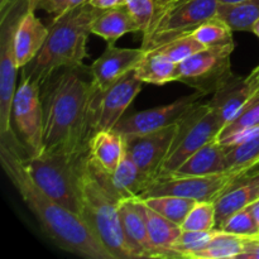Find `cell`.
<instances>
[{
    "label": "cell",
    "instance_id": "obj_26",
    "mask_svg": "<svg viewBox=\"0 0 259 259\" xmlns=\"http://www.w3.org/2000/svg\"><path fill=\"white\" fill-rule=\"evenodd\" d=\"M244 250V237L224 230L215 229L211 239L204 249L192 255L191 259H233Z\"/></svg>",
    "mask_w": 259,
    "mask_h": 259
},
{
    "label": "cell",
    "instance_id": "obj_13",
    "mask_svg": "<svg viewBox=\"0 0 259 259\" xmlns=\"http://www.w3.org/2000/svg\"><path fill=\"white\" fill-rule=\"evenodd\" d=\"M204 96L201 93L195 91L191 95L182 96L167 105L137 111L128 116H123L114 129L123 137L143 136L161 131L179 123L192 108L204 101Z\"/></svg>",
    "mask_w": 259,
    "mask_h": 259
},
{
    "label": "cell",
    "instance_id": "obj_21",
    "mask_svg": "<svg viewBox=\"0 0 259 259\" xmlns=\"http://www.w3.org/2000/svg\"><path fill=\"white\" fill-rule=\"evenodd\" d=\"M132 32H139V28L125 4L100 9L91 24V33L105 39L108 45H114L119 38Z\"/></svg>",
    "mask_w": 259,
    "mask_h": 259
},
{
    "label": "cell",
    "instance_id": "obj_34",
    "mask_svg": "<svg viewBox=\"0 0 259 259\" xmlns=\"http://www.w3.org/2000/svg\"><path fill=\"white\" fill-rule=\"evenodd\" d=\"M202 48H205L204 46H202L194 35L189 34L184 35V37L176 38V39L161 46V47L157 48L156 51H158L159 53L164 55L166 57H168L169 60L174 61L175 63L179 65L180 62L187 60V58L191 57L192 55H195V53H197L199 51H201Z\"/></svg>",
    "mask_w": 259,
    "mask_h": 259
},
{
    "label": "cell",
    "instance_id": "obj_3",
    "mask_svg": "<svg viewBox=\"0 0 259 259\" xmlns=\"http://www.w3.org/2000/svg\"><path fill=\"white\" fill-rule=\"evenodd\" d=\"M99 10L86 3L52 18L45 45L29 63L20 68V77L42 86L62 68L85 66L91 24Z\"/></svg>",
    "mask_w": 259,
    "mask_h": 259
},
{
    "label": "cell",
    "instance_id": "obj_5",
    "mask_svg": "<svg viewBox=\"0 0 259 259\" xmlns=\"http://www.w3.org/2000/svg\"><path fill=\"white\" fill-rule=\"evenodd\" d=\"M89 156V147L61 148L42 152L34 157L25 154L24 164L33 181L45 194L78 215L81 175Z\"/></svg>",
    "mask_w": 259,
    "mask_h": 259
},
{
    "label": "cell",
    "instance_id": "obj_32",
    "mask_svg": "<svg viewBox=\"0 0 259 259\" xmlns=\"http://www.w3.org/2000/svg\"><path fill=\"white\" fill-rule=\"evenodd\" d=\"M214 230L209 232H195V230H182L181 235L175 242L172 250L176 254V258H192L211 239Z\"/></svg>",
    "mask_w": 259,
    "mask_h": 259
},
{
    "label": "cell",
    "instance_id": "obj_22",
    "mask_svg": "<svg viewBox=\"0 0 259 259\" xmlns=\"http://www.w3.org/2000/svg\"><path fill=\"white\" fill-rule=\"evenodd\" d=\"M89 152L95 163L113 174L125 152V139L115 129L99 131L90 138Z\"/></svg>",
    "mask_w": 259,
    "mask_h": 259
},
{
    "label": "cell",
    "instance_id": "obj_18",
    "mask_svg": "<svg viewBox=\"0 0 259 259\" xmlns=\"http://www.w3.org/2000/svg\"><path fill=\"white\" fill-rule=\"evenodd\" d=\"M259 199V169L243 175L215 201L217 228L219 229L229 217L245 209Z\"/></svg>",
    "mask_w": 259,
    "mask_h": 259
},
{
    "label": "cell",
    "instance_id": "obj_20",
    "mask_svg": "<svg viewBox=\"0 0 259 259\" xmlns=\"http://www.w3.org/2000/svg\"><path fill=\"white\" fill-rule=\"evenodd\" d=\"M224 172H228L227 148L217 138L197 149L171 175L207 176Z\"/></svg>",
    "mask_w": 259,
    "mask_h": 259
},
{
    "label": "cell",
    "instance_id": "obj_7",
    "mask_svg": "<svg viewBox=\"0 0 259 259\" xmlns=\"http://www.w3.org/2000/svg\"><path fill=\"white\" fill-rule=\"evenodd\" d=\"M29 9V0H10L0 10V136L14 132L12 105L19 70L15 62L14 40L18 27Z\"/></svg>",
    "mask_w": 259,
    "mask_h": 259
},
{
    "label": "cell",
    "instance_id": "obj_15",
    "mask_svg": "<svg viewBox=\"0 0 259 259\" xmlns=\"http://www.w3.org/2000/svg\"><path fill=\"white\" fill-rule=\"evenodd\" d=\"M146 51L139 48H119L108 45L103 55L90 66L93 83L99 91H104L120 80L124 75L133 71Z\"/></svg>",
    "mask_w": 259,
    "mask_h": 259
},
{
    "label": "cell",
    "instance_id": "obj_14",
    "mask_svg": "<svg viewBox=\"0 0 259 259\" xmlns=\"http://www.w3.org/2000/svg\"><path fill=\"white\" fill-rule=\"evenodd\" d=\"M177 124L143 136L124 137L125 149L151 182L156 181L161 175L163 162L176 136Z\"/></svg>",
    "mask_w": 259,
    "mask_h": 259
},
{
    "label": "cell",
    "instance_id": "obj_44",
    "mask_svg": "<svg viewBox=\"0 0 259 259\" xmlns=\"http://www.w3.org/2000/svg\"><path fill=\"white\" fill-rule=\"evenodd\" d=\"M252 32L254 33V34L257 35V37L259 38V19L257 20V22L254 23V24H253V27H252Z\"/></svg>",
    "mask_w": 259,
    "mask_h": 259
},
{
    "label": "cell",
    "instance_id": "obj_37",
    "mask_svg": "<svg viewBox=\"0 0 259 259\" xmlns=\"http://www.w3.org/2000/svg\"><path fill=\"white\" fill-rule=\"evenodd\" d=\"M86 3H89V0H29V7L35 12L45 10L55 18Z\"/></svg>",
    "mask_w": 259,
    "mask_h": 259
},
{
    "label": "cell",
    "instance_id": "obj_27",
    "mask_svg": "<svg viewBox=\"0 0 259 259\" xmlns=\"http://www.w3.org/2000/svg\"><path fill=\"white\" fill-rule=\"evenodd\" d=\"M217 17L224 20L233 32H252L253 24L259 19V0L219 4Z\"/></svg>",
    "mask_w": 259,
    "mask_h": 259
},
{
    "label": "cell",
    "instance_id": "obj_35",
    "mask_svg": "<svg viewBox=\"0 0 259 259\" xmlns=\"http://www.w3.org/2000/svg\"><path fill=\"white\" fill-rule=\"evenodd\" d=\"M220 230L232 233V234L243 235V237H253L259 235V227L252 217L248 207L234 212L232 217L227 219V222L219 228Z\"/></svg>",
    "mask_w": 259,
    "mask_h": 259
},
{
    "label": "cell",
    "instance_id": "obj_29",
    "mask_svg": "<svg viewBox=\"0 0 259 259\" xmlns=\"http://www.w3.org/2000/svg\"><path fill=\"white\" fill-rule=\"evenodd\" d=\"M144 204L152 209L153 211L158 212L159 215L166 219L182 225L186 219L190 210L194 207L196 201L186 197L172 196V195H162V196H152L147 199H142Z\"/></svg>",
    "mask_w": 259,
    "mask_h": 259
},
{
    "label": "cell",
    "instance_id": "obj_28",
    "mask_svg": "<svg viewBox=\"0 0 259 259\" xmlns=\"http://www.w3.org/2000/svg\"><path fill=\"white\" fill-rule=\"evenodd\" d=\"M227 148L228 172L243 176L259 166V136Z\"/></svg>",
    "mask_w": 259,
    "mask_h": 259
},
{
    "label": "cell",
    "instance_id": "obj_40",
    "mask_svg": "<svg viewBox=\"0 0 259 259\" xmlns=\"http://www.w3.org/2000/svg\"><path fill=\"white\" fill-rule=\"evenodd\" d=\"M247 78L250 88H252L253 95L259 94V67H255L254 70L252 71V73H250L249 76H247Z\"/></svg>",
    "mask_w": 259,
    "mask_h": 259
},
{
    "label": "cell",
    "instance_id": "obj_43",
    "mask_svg": "<svg viewBox=\"0 0 259 259\" xmlns=\"http://www.w3.org/2000/svg\"><path fill=\"white\" fill-rule=\"evenodd\" d=\"M242 2H245V0H218L219 4H238Z\"/></svg>",
    "mask_w": 259,
    "mask_h": 259
},
{
    "label": "cell",
    "instance_id": "obj_2",
    "mask_svg": "<svg viewBox=\"0 0 259 259\" xmlns=\"http://www.w3.org/2000/svg\"><path fill=\"white\" fill-rule=\"evenodd\" d=\"M90 68L66 67L40 88L43 106V151L88 148L96 88Z\"/></svg>",
    "mask_w": 259,
    "mask_h": 259
},
{
    "label": "cell",
    "instance_id": "obj_38",
    "mask_svg": "<svg viewBox=\"0 0 259 259\" xmlns=\"http://www.w3.org/2000/svg\"><path fill=\"white\" fill-rule=\"evenodd\" d=\"M238 259H259V235L244 237V250Z\"/></svg>",
    "mask_w": 259,
    "mask_h": 259
},
{
    "label": "cell",
    "instance_id": "obj_10",
    "mask_svg": "<svg viewBox=\"0 0 259 259\" xmlns=\"http://www.w3.org/2000/svg\"><path fill=\"white\" fill-rule=\"evenodd\" d=\"M39 83L20 80L12 105V124L28 156L43 151V106Z\"/></svg>",
    "mask_w": 259,
    "mask_h": 259
},
{
    "label": "cell",
    "instance_id": "obj_1",
    "mask_svg": "<svg viewBox=\"0 0 259 259\" xmlns=\"http://www.w3.org/2000/svg\"><path fill=\"white\" fill-rule=\"evenodd\" d=\"M27 153L15 131L0 136V163L47 237L68 253L88 259H114L82 219L35 185L24 164Z\"/></svg>",
    "mask_w": 259,
    "mask_h": 259
},
{
    "label": "cell",
    "instance_id": "obj_16",
    "mask_svg": "<svg viewBox=\"0 0 259 259\" xmlns=\"http://www.w3.org/2000/svg\"><path fill=\"white\" fill-rule=\"evenodd\" d=\"M119 218L124 238L134 259L153 258L147 229V206L141 197H128L119 202Z\"/></svg>",
    "mask_w": 259,
    "mask_h": 259
},
{
    "label": "cell",
    "instance_id": "obj_41",
    "mask_svg": "<svg viewBox=\"0 0 259 259\" xmlns=\"http://www.w3.org/2000/svg\"><path fill=\"white\" fill-rule=\"evenodd\" d=\"M248 210H249L250 214H252V217L254 218L255 223H257L259 227V199L255 200L254 202H252V204L248 206Z\"/></svg>",
    "mask_w": 259,
    "mask_h": 259
},
{
    "label": "cell",
    "instance_id": "obj_9",
    "mask_svg": "<svg viewBox=\"0 0 259 259\" xmlns=\"http://www.w3.org/2000/svg\"><path fill=\"white\" fill-rule=\"evenodd\" d=\"M235 45L205 47L177 65L176 81L202 95H212L230 76Z\"/></svg>",
    "mask_w": 259,
    "mask_h": 259
},
{
    "label": "cell",
    "instance_id": "obj_45",
    "mask_svg": "<svg viewBox=\"0 0 259 259\" xmlns=\"http://www.w3.org/2000/svg\"><path fill=\"white\" fill-rule=\"evenodd\" d=\"M9 2L10 0H0V10L4 9V8L9 4Z\"/></svg>",
    "mask_w": 259,
    "mask_h": 259
},
{
    "label": "cell",
    "instance_id": "obj_33",
    "mask_svg": "<svg viewBox=\"0 0 259 259\" xmlns=\"http://www.w3.org/2000/svg\"><path fill=\"white\" fill-rule=\"evenodd\" d=\"M259 125V94L252 96L249 101L244 105V108L239 111L237 116L230 121L228 125L220 131L218 139L227 138L235 132L243 131L245 128Z\"/></svg>",
    "mask_w": 259,
    "mask_h": 259
},
{
    "label": "cell",
    "instance_id": "obj_31",
    "mask_svg": "<svg viewBox=\"0 0 259 259\" xmlns=\"http://www.w3.org/2000/svg\"><path fill=\"white\" fill-rule=\"evenodd\" d=\"M182 230L209 232L217 228V209L214 201H196L181 225Z\"/></svg>",
    "mask_w": 259,
    "mask_h": 259
},
{
    "label": "cell",
    "instance_id": "obj_30",
    "mask_svg": "<svg viewBox=\"0 0 259 259\" xmlns=\"http://www.w3.org/2000/svg\"><path fill=\"white\" fill-rule=\"evenodd\" d=\"M192 35L204 47H217L234 43L233 30L229 25L219 17L210 18L192 32Z\"/></svg>",
    "mask_w": 259,
    "mask_h": 259
},
{
    "label": "cell",
    "instance_id": "obj_24",
    "mask_svg": "<svg viewBox=\"0 0 259 259\" xmlns=\"http://www.w3.org/2000/svg\"><path fill=\"white\" fill-rule=\"evenodd\" d=\"M111 180L123 199L139 197L152 184L146 175L138 168L134 159L125 149L120 163L111 174Z\"/></svg>",
    "mask_w": 259,
    "mask_h": 259
},
{
    "label": "cell",
    "instance_id": "obj_8",
    "mask_svg": "<svg viewBox=\"0 0 259 259\" xmlns=\"http://www.w3.org/2000/svg\"><path fill=\"white\" fill-rule=\"evenodd\" d=\"M222 129V123L209 105V101H202L192 108L177 124L176 136L159 177L174 174L192 153L212 139H217Z\"/></svg>",
    "mask_w": 259,
    "mask_h": 259
},
{
    "label": "cell",
    "instance_id": "obj_11",
    "mask_svg": "<svg viewBox=\"0 0 259 259\" xmlns=\"http://www.w3.org/2000/svg\"><path fill=\"white\" fill-rule=\"evenodd\" d=\"M240 175L233 172L207 175V176H180L168 175L158 177L149 185L148 189L141 195V199L162 195L186 197L195 201H217L220 195L224 194Z\"/></svg>",
    "mask_w": 259,
    "mask_h": 259
},
{
    "label": "cell",
    "instance_id": "obj_4",
    "mask_svg": "<svg viewBox=\"0 0 259 259\" xmlns=\"http://www.w3.org/2000/svg\"><path fill=\"white\" fill-rule=\"evenodd\" d=\"M123 200L111 174L89 156L80 181V218L114 259H134L124 238L119 218Z\"/></svg>",
    "mask_w": 259,
    "mask_h": 259
},
{
    "label": "cell",
    "instance_id": "obj_39",
    "mask_svg": "<svg viewBox=\"0 0 259 259\" xmlns=\"http://www.w3.org/2000/svg\"><path fill=\"white\" fill-rule=\"evenodd\" d=\"M89 3L98 9H109V8L124 5L125 0H89Z\"/></svg>",
    "mask_w": 259,
    "mask_h": 259
},
{
    "label": "cell",
    "instance_id": "obj_23",
    "mask_svg": "<svg viewBox=\"0 0 259 259\" xmlns=\"http://www.w3.org/2000/svg\"><path fill=\"white\" fill-rule=\"evenodd\" d=\"M147 229L153 258H176L172 247L181 235V225L166 219L147 206Z\"/></svg>",
    "mask_w": 259,
    "mask_h": 259
},
{
    "label": "cell",
    "instance_id": "obj_42",
    "mask_svg": "<svg viewBox=\"0 0 259 259\" xmlns=\"http://www.w3.org/2000/svg\"><path fill=\"white\" fill-rule=\"evenodd\" d=\"M156 2H157V5H158V9L162 10L163 8L168 7V5H171L172 3L177 2V0H156Z\"/></svg>",
    "mask_w": 259,
    "mask_h": 259
},
{
    "label": "cell",
    "instance_id": "obj_36",
    "mask_svg": "<svg viewBox=\"0 0 259 259\" xmlns=\"http://www.w3.org/2000/svg\"><path fill=\"white\" fill-rule=\"evenodd\" d=\"M125 7L138 24L142 34L147 32L159 12L156 0H125Z\"/></svg>",
    "mask_w": 259,
    "mask_h": 259
},
{
    "label": "cell",
    "instance_id": "obj_19",
    "mask_svg": "<svg viewBox=\"0 0 259 259\" xmlns=\"http://www.w3.org/2000/svg\"><path fill=\"white\" fill-rule=\"evenodd\" d=\"M47 37L48 27L40 22L35 10L30 8L15 33V62L19 70L38 55Z\"/></svg>",
    "mask_w": 259,
    "mask_h": 259
},
{
    "label": "cell",
    "instance_id": "obj_6",
    "mask_svg": "<svg viewBox=\"0 0 259 259\" xmlns=\"http://www.w3.org/2000/svg\"><path fill=\"white\" fill-rule=\"evenodd\" d=\"M218 0H177L159 10L157 17L143 33L141 47L144 51L157 50L161 46L192 34L205 20L217 17Z\"/></svg>",
    "mask_w": 259,
    "mask_h": 259
},
{
    "label": "cell",
    "instance_id": "obj_46",
    "mask_svg": "<svg viewBox=\"0 0 259 259\" xmlns=\"http://www.w3.org/2000/svg\"><path fill=\"white\" fill-rule=\"evenodd\" d=\"M257 67H259V65H258V66H257Z\"/></svg>",
    "mask_w": 259,
    "mask_h": 259
},
{
    "label": "cell",
    "instance_id": "obj_25",
    "mask_svg": "<svg viewBox=\"0 0 259 259\" xmlns=\"http://www.w3.org/2000/svg\"><path fill=\"white\" fill-rule=\"evenodd\" d=\"M134 72L143 82L164 85L176 81L177 63L158 51H147L141 62L134 68Z\"/></svg>",
    "mask_w": 259,
    "mask_h": 259
},
{
    "label": "cell",
    "instance_id": "obj_12",
    "mask_svg": "<svg viewBox=\"0 0 259 259\" xmlns=\"http://www.w3.org/2000/svg\"><path fill=\"white\" fill-rule=\"evenodd\" d=\"M142 83L143 81L133 70L106 90L99 91L96 89L91 119L93 134L99 131L115 128L129 105L141 93Z\"/></svg>",
    "mask_w": 259,
    "mask_h": 259
},
{
    "label": "cell",
    "instance_id": "obj_17",
    "mask_svg": "<svg viewBox=\"0 0 259 259\" xmlns=\"http://www.w3.org/2000/svg\"><path fill=\"white\" fill-rule=\"evenodd\" d=\"M253 91L247 77L233 73L209 100V105L217 114L223 128L230 123L245 104L252 99Z\"/></svg>",
    "mask_w": 259,
    "mask_h": 259
}]
</instances>
